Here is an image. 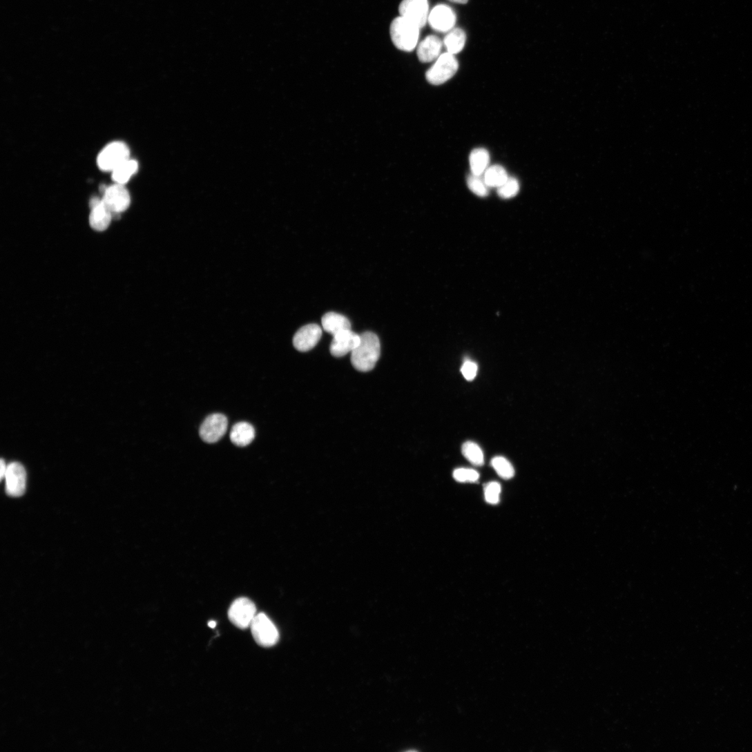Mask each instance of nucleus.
<instances>
[{"label":"nucleus","mask_w":752,"mask_h":752,"mask_svg":"<svg viewBox=\"0 0 752 752\" xmlns=\"http://www.w3.org/2000/svg\"><path fill=\"white\" fill-rule=\"evenodd\" d=\"M360 343L351 352V363L354 367L362 372L374 369L380 356V343L376 334L366 331L360 334Z\"/></svg>","instance_id":"obj_1"},{"label":"nucleus","mask_w":752,"mask_h":752,"mask_svg":"<svg viewBox=\"0 0 752 752\" xmlns=\"http://www.w3.org/2000/svg\"><path fill=\"white\" fill-rule=\"evenodd\" d=\"M420 30L414 23L402 17L395 19L390 26V36L394 45L406 52L413 50L420 37Z\"/></svg>","instance_id":"obj_2"},{"label":"nucleus","mask_w":752,"mask_h":752,"mask_svg":"<svg viewBox=\"0 0 752 752\" xmlns=\"http://www.w3.org/2000/svg\"><path fill=\"white\" fill-rule=\"evenodd\" d=\"M130 158V149L123 142L108 144L99 154L97 164L104 172L113 173L117 167Z\"/></svg>","instance_id":"obj_3"},{"label":"nucleus","mask_w":752,"mask_h":752,"mask_svg":"<svg viewBox=\"0 0 752 752\" xmlns=\"http://www.w3.org/2000/svg\"><path fill=\"white\" fill-rule=\"evenodd\" d=\"M459 66V61L454 55L445 52L441 55L435 64L427 70L426 78L432 85H443L455 75Z\"/></svg>","instance_id":"obj_4"},{"label":"nucleus","mask_w":752,"mask_h":752,"mask_svg":"<svg viewBox=\"0 0 752 752\" xmlns=\"http://www.w3.org/2000/svg\"><path fill=\"white\" fill-rule=\"evenodd\" d=\"M256 642L262 647H271L280 639L278 630L264 613L258 614L250 626Z\"/></svg>","instance_id":"obj_5"},{"label":"nucleus","mask_w":752,"mask_h":752,"mask_svg":"<svg viewBox=\"0 0 752 752\" xmlns=\"http://www.w3.org/2000/svg\"><path fill=\"white\" fill-rule=\"evenodd\" d=\"M257 615L255 604L247 598L236 599L228 612L230 621L242 630L250 628Z\"/></svg>","instance_id":"obj_6"},{"label":"nucleus","mask_w":752,"mask_h":752,"mask_svg":"<svg viewBox=\"0 0 752 752\" xmlns=\"http://www.w3.org/2000/svg\"><path fill=\"white\" fill-rule=\"evenodd\" d=\"M400 16L414 23L421 29L428 22L430 6L428 0H403L399 6Z\"/></svg>","instance_id":"obj_7"},{"label":"nucleus","mask_w":752,"mask_h":752,"mask_svg":"<svg viewBox=\"0 0 752 752\" xmlns=\"http://www.w3.org/2000/svg\"><path fill=\"white\" fill-rule=\"evenodd\" d=\"M105 204L113 213V218L126 211L131 204V196L124 185L115 184L107 187L102 198Z\"/></svg>","instance_id":"obj_8"},{"label":"nucleus","mask_w":752,"mask_h":752,"mask_svg":"<svg viewBox=\"0 0 752 752\" xmlns=\"http://www.w3.org/2000/svg\"><path fill=\"white\" fill-rule=\"evenodd\" d=\"M228 427L227 418L222 414H213L206 418L202 423L200 434L206 443L219 441L226 434Z\"/></svg>","instance_id":"obj_9"},{"label":"nucleus","mask_w":752,"mask_h":752,"mask_svg":"<svg viewBox=\"0 0 752 752\" xmlns=\"http://www.w3.org/2000/svg\"><path fill=\"white\" fill-rule=\"evenodd\" d=\"M331 343L329 351L331 356L343 357L355 350L360 343V336L351 329L343 331L336 336Z\"/></svg>","instance_id":"obj_10"},{"label":"nucleus","mask_w":752,"mask_h":752,"mask_svg":"<svg viewBox=\"0 0 752 752\" xmlns=\"http://www.w3.org/2000/svg\"><path fill=\"white\" fill-rule=\"evenodd\" d=\"M322 337V329L314 323L302 327L295 334L293 343L294 347L300 352H307L314 349Z\"/></svg>","instance_id":"obj_11"},{"label":"nucleus","mask_w":752,"mask_h":752,"mask_svg":"<svg viewBox=\"0 0 752 752\" xmlns=\"http://www.w3.org/2000/svg\"><path fill=\"white\" fill-rule=\"evenodd\" d=\"M428 22L434 30L446 33L454 29L456 15L448 6L438 5L430 13Z\"/></svg>","instance_id":"obj_12"},{"label":"nucleus","mask_w":752,"mask_h":752,"mask_svg":"<svg viewBox=\"0 0 752 752\" xmlns=\"http://www.w3.org/2000/svg\"><path fill=\"white\" fill-rule=\"evenodd\" d=\"M6 491L13 496L23 494L26 488V472L23 466L19 463H13L8 466L6 474Z\"/></svg>","instance_id":"obj_13"},{"label":"nucleus","mask_w":752,"mask_h":752,"mask_svg":"<svg viewBox=\"0 0 752 752\" xmlns=\"http://www.w3.org/2000/svg\"><path fill=\"white\" fill-rule=\"evenodd\" d=\"M91 213L90 215V224L91 227L97 231H104L109 227L113 219V213L105 204L102 199L93 197L90 203Z\"/></svg>","instance_id":"obj_14"},{"label":"nucleus","mask_w":752,"mask_h":752,"mask_svg":"<svg viewBox=\"0 0 752 752\" xmlns=\"http://www.w3.org/2000/svg\"><path fill=\"white\" fill-rule=\"evenodd\" d=\"M442 48V41L436 36L430 35L418 46L416 54L421 61L429 63L441 56Z\"/></svg>","instance_id":"obj_15"},{"label":"nucleus","mask_w":752,"mask_h":752,"mask_svg":"<svg viewBox=\"0 0 752 752\" xmlns=\"http://www.w3.org/2000/svg\"><path fill=\"white\" fill-rule=\"evenodd\" d=\"M321 321L323 329L333 336L343 331L351 329V323L348 318L336 312L325 314Z\"/></svg>","instance_id":"obj_16"},{"label":"nucleus","mask_w":752,"mask_h":752,"mask_svg":"<svg viewBox=\"0 0 752 752\" xmlns=\"http://www.w3.org/2000/svg\"><path fill=\"white\" fill-rule=\"evenodd\" d=\"M256 438L255 428L249 423H239L231 429L230 439L236 446L245 447L252 443Z\"/></svg>","instance_id":"obj_17"},{"label":"nucleus","mask_w":752,"mask_h":752,"mask_svg":"<svg viewBox=\"0 0 752 752\" xmlns=\"http://www.w3.org/2000/svg\"><path fill=\"white\" fill-rule=\"evenodd\" d=\"M490 154L483 148L474 149L470 155V165L472 175L483 176L489 167Z\"/></svg>","instance_id":"obj_18"},{"label":"nucleus","mask_w":752,"mask_h":752,"mask_svg":"<svg viewBox=\"0 0 752 752\" xmlns=\"http://www.w3.org/2000/svg\"><path fill=\"white\" fill-rule=\"evenodd\" d=\"M138 162L129 158L112 173L115 184L125 185L138 171Z\"/></svg>","instance_id":"obj_19"},{"label":"nucleus","mask_w":752,"mask_h":752,"mask_svg":"<svg viewBox=\"0 0 752 752\" xmlns=\"http://www.w3.org/2000/svg\"><path fill=\"white\" fill-rule=\"evenodd\" d=\"M483 177L488 188L496 189L503 186L510 178L504 167L499 164L489 166Z\"/></svg>","instance_id":"obj_20"},{"label":"nucleus","mask_w":752,"mask_h":752,"mask_svg":"<svg viewBox=\"0 0 752 752\" xmlns=\"http://www.w3.org/2000/svg\"><path fill=\"white\" fill-rule=\"evenodd\" d=\"M465 42L466 34L461 28H454L448 32L444 39L447 52L454 55L463 50Z\"/></svg>","instance_id":"obj_21"},{"label":"nucleus","mask_w":752,"mask_h":752,"mask_svg":"<svg viewBox=\"0 0 752 752\" xmlns=\"http://www.w3.org/2000/svg\"><path fill=\"white\" fill-rule=\"evenodd\" d=\"M462 453L465 459L476 466H481L484 463V456L480 447L473 443L467 442L462 447Z\"/></svg>","instance_id":"obj_22"},{"label":"nucleus","mask_w":752,"mask_h":752,"mask_svg":"<svg viewBox=\"0 0 752 752\" xmlns=\"http://www.w3.org/2000/svg\"><path fill=\"white\" fill-rule=\"evenodd\" d=\"M491 465L497 474L504 479H510L514 477L515 470L511 463L503 456H496L492 459Z\"/></svg>","instance_id":"obj_23"},{"label":"nucleus","mask_w":752,"mask_h":752,"mask_svg":"<svg viewBox=\"0 0 752 752\" xmlns=\"http://www.w3.org/2000/svg\"><path fill=\"white\" fill-rule=\"evenodd\" d=\"M467 184L468 189L476 195L480 197H485L489 194V188L486 185L483 176L470 175L467 177Z\"/></svg>","instance_id":"obj_24"},{"label":"nucleus","mask_w":752,"mask_h":752,"mask_svg":"<svg viewBox=\"0 0 752 752\" xmlns=\"http://www.w3.org/2000/svg\"><path fill=\"white\" fill-rule=\"evenodd\" d=\"M519 191V181L515 178L510 177L503 186L497 189V194L501 199L510 200L516 197Z\"/></svg>","instance_id":"obj_25"},{"label":"nucleus","mask_w":752,"mask_h":752,"mask_svg":"<svg viewBox=\"0 0 752 752\" xmlns=\"http://www.w3.org/2000/svg\"><path fill=\"white\" fill-rule=\"evenodd\" d=\"M501 485L499 483L492 481L484 485L485 499L488 504L494 505L499 503Z\"/></svg>","instance_id":"obj_26"},{"label":"nucleus","mask_w":752,"mask_h":752,"mask_svg":"<svg viewBox=\"0 0 752 752\" xmlns=\"http://www.w3.org/2000/svg\"><path fill=\"white\" fill-rule=\"evenodd\" d=\"M453 476L459 482L474 483L479 480V474L472 469L459 468L454 470Z\"/></svg>","instance_id":"obj_27"},{"label":"nucleus","mask_w":752,"mask_h":752,"mask_svg":"<svg viewBox=\"0 0 752 752\" xmlns=\"http://www.w3.org/2000/svg\"><path fill=\"white\" fill-rule=\"evenodd\" d=\"M478 367L474 362L467 360L461 367V373L467 380H472L476 376Z\"/></svg>","instance_id":"obj_28"},{"label":"nucleus","mask_w":752,"mask_h":752,"mask_svg":"<svg viewBox=\"0 0 752 752\" xmlns=\"http://www.w3.org/2000/svg\"><path fill=\"white\" fill-rule=\"evenodd\" d=\"M7 469L8 466L5 463L4 461L2 460L1 465H0V476H1V479H3L6 477Z\"/></svg>","instance_id":"obj_29"},{"label":"nucleus","mask_w":752,"mask_h":752,"mask_svg":"<svg viewBox=\"0 0 752 752\" xmlns=\"http://www.w3.org/2000/svg\"><path fill=\"white\" fill-rule=\"evenodd\" d=\"M450 1L456 4L465 5L467 3L468 0H450Z\"/></svg>","instance_id":"obj_30"},{"label":"nucleus","mask_w":752,"mask_h":752,"mask_svg":"<svg viewBox=\"0 0 752 752\" xmlns=\"http://www.w3.org/2000/svg\"><path fill=\"white\" fill-rule=\"evenodd\" d=\"M208 626L211 628H215L216 627V626H217V623L215 621H211L209 622Z\"/></svg>","instance_id":"obj_31"}]
</instances>
